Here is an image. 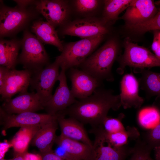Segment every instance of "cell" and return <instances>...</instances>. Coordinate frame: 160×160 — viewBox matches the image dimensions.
Returning a JSON list of instances; mask_svg holds the SVG:
<instances>
[{"instance_id": "8992f818", "label": "cell", "mask_w": 160, "mask_h": 160, "mask_svg": "<svg viewBox=\"0 0 160 160\" xmlns=\"http://www.w3.org/2000/svg\"><path fill=\"white\" fill-rule=\"evenodd\" d=\"M124 45V53L119 58L120 66L116 70L118 73L122 74L127 66L134 69L160 67V60L146 48L132 42L128 37Z\"/></svg>"}, {"instance_id": "7c38bea8", "label": "cell", "mask_w": 160, "mask_h": 160, "mask_svg": "<svg viewBox=\"0 0 160 160\" xmlns=\"http://www.w3.org/2000/svg\"><path fill=\"white\" fill-rule=\"evenodd\" d=\"M65 72V70L61 69L58 79L59 86L44 106V109L48 114L55 115L77 101L68 87Z\"/></svg>"}, {"instance_id": "9c48e42d", "label": "cell", "mask_w": 160, "mask_h": 160, "mask_svg": "<svg viewBox=\"0 0 160 160\" xmlns=\"http://www.w3.org/2000/svg\"><path fill=\"white\" fill-rule=\"evenodd\" d=\"M90 132L94 134L95 140L87 160H125L131 154L133 147L128 146L127 144L115 148L107 143L101 128H92Z\"/></svg>"}, {"instance_id": "1f68e13d", "label": "cell", "mask_w": 160, "mask_h": 160, "mask_svg": "<svg viewBox=\"0 0 160 160\" xmlns=\"http://www.w3.org/2000/svg\"><path fill=\"white\" fill-rule=\"evenodd\" d=\"M100 1L97 0H77L74 1L76 11L81 14L92 12L98 7Z\"/></svg>"}, {"instance_id": "e575fe53", "label": "cell", "mask_w": 160, "mask_h": 160, "mask_svg": "<svg viewBox=\"0 0 160 160\" xmlns=\"http://www.w3.org/2000/svg\"><path fill=\"white\" fill-rule=\"evenodd\" d=\"M9 70L6 67L0 66V91L3 88L7 75Z\"/></svg>"}, {"instance_id": "5b68a950", "label": "cell", "mask_w": 160, "mask_h": 160, "mask_svg": "<svg viewBox=\"0 0 160 160\" xmlns=\"http://www.w3.org/2000/svg\"><path fill=\"white\" fill-rule=\"evenodd\" d=\"M104 36L83 39L63 44L61 53L56 59L61 69H68L79 66L92 54L104 38Z\"/></svg>"}, {"instance_id": "ba28073f", "label": "cell", "mask_w": 160, "mask_h": 160, "mask_svg": "<svg viewBox=\"0 0 160 160\" xmlns=\"http://www.w3.org/2000/svg\"><path fill=\"white\" fill-rule=\"evenodd\" d=\"M106 23L96 17H88L69 21L60 27V33L86 39L106 34L108 32Z\"/></svg>"}, {"instance_id": "44dd1931", "label": "cell", "mask_w": 160, "mask_h": 160, "mask_svg": "<svg viewBox=\"0 0 160 160\" xmlns=\"http://www.w3.org/2000/svg\"><path fill=\"white\" fill-rule=\"evenodd\" d=\"M56 118L41 126L35 135L32 144L36 146L41 153L52 150L53 144L57 137L56 132L58 123Z\"/></svg>"}, {"instance_id": "b9f144b4", "label": "cell", "mask_w": 160, "mask_h": 160, "mask_svg": "<svg viewBox=\"0 0 160 160\" xmlns=\"http://www.w3.org/2000/svg\"><path fill=\"white\" fill-rule=\"evenodd\" d=\"M159 99H160V101H159V107L158 108H160V98H159ZM157 108H158V107H157Z\"/></svg>"}, {"instance_id": "d590c367", "label": "cell", "mask_w": 160, "mask_h": 160, "mask_svg": "<svg viewBox=\"0 0 160 160\" xmlns=\"http://www.w3.org/2000/svg\"><path fill=\"white\" fill-rule=\"evenodd\" d=\"M17 4V6L22 7L26 8L34 5L36 0H14Z\"/></svg>"}, {"instance_id": "484cf974", "label": "cell", "mask_w": 160, "mask_h": 160, "mask_svg": "<svg viewBox=\"0 0 160 160\" xmlns=\"http://www.w3.org/2000/svg\"><path fill=\"white\" fill-rule=\"evenodd\" d=\"M132 0H107L104 1L103 20L107 23L117 20L119 14L130 5Z\"/></svg>"}, {"instance_id": "52a82bcc", "label": "cell", "mask_w": 160, "mask_h": 160, "mask_svg": "<svg viewBox=\"0 0 160 160\" xmlns=\"http://www.w3.org/2000/svg\"><path fill=\"white\" fill-rule=\"evenodd\" d=\"M60 64L55 59V61L43 68L32 73L30 85L35 90L44 106L52 96V90L59 76Z\"/></svg>"}, {"instance_id": "ac0fdd59", "label": "cell", "mask_w": 160, "mask_h": 160, "mask_svg": "<svg viewBox=\"0 0 160 160\" xmlns=\"http://www.w3.org/2000/svg\"><path fill=\"white\" fill-rule=\"evenodd\" d=\"M55 115L60 129L61 135L92 146L93 142L89 138L83 124L72 117L65 118L57 113Z\"/></svg>"}, {"instance_id": "d4e9b609", "label": "cell", "mask_w": 160, "mask_h": 160, "mask_svg": "<svg viewBox=\"0 0 160 160\" xmlns=\"http://www.w3.org/2000/svg\"><path fill=\"white\" fill-rule=\"evenodd\" d=\"M103 130L106 142L115 148L127 144L129 139L136 140L140 137L137 129L132 127L128 126L126 129L112 133H107Z\"/></svg>"}, {"instance_id": "603a6c76", "label": "cell", "mask_w": 160, "mask_h": 160, "mask_svg": "<svg viewBox=\"0 0 160 160\" xmlns=\"http://www.w3.org/2000/svg\"><path fill=\"white\" fill-rule=\"evenodd\" d=\"M134 72L141 74L138 79L139 86L147 95L160 98V73L139 69H134Z\"/></svg>"}, {"instance_id": "6da1fadb", "label": "cell", "mask_w": 160, "mask_h": 160, "mask_svg": "<svg viewBox=\"0 0 160 160\" xmlns=\"http://www.w3.org/2000/svg\"><path fill=\"white\" fill-rule=\"evenodd\" d=\"M121 106L119 95L102 87L96 89L89 97L79 100L65 110L57 113L76 119L92 128L101 124L108 116L109 111L118 110Z\"/></svg>"}, {"instance_id": "4fadbf2b", "label": "cell", "mask_w": 160, "mask_h": 160, "mask_svg": "<svg viewBox=\"0 0 160 160\" xmlns=\"http://www.w3.org/2000/svg\"><path fill=\"white\" fill-rule=\"evenodd\" d=\"M0 108L6 113L12 114L35 112L44 109V106L36 92L26 91L19 93L14 98L4 101Z\"/></svg>"}, {"instance_id": "f1b7e54d", "label": "cell", "mask_w": 160, "mask_h": 160, "mask_svg": "<svg viewBox=\"0 0 160 160\" xmlns=\"http://www.w3.org/2000/svg\"><path fill=\"white\" fill-rule=\"evenodd\" d=\"M152 150L140 137L136 140L129 160H153L150 156Z\"/></svg>"}, {"instance_id": "2e32d148", "label": "cell", "mask_w": 160, "mask_h": 160, "mask_svg": "<svg viewBox=\"0 0 160 160\" xmlns=\"http://www.w3.org/2000/svg\"><path fill=\"white\" fill-rule=\"evenodd\" d=\"M138 79L132 73L125 74L120 82L119 95L121 106L125 109L140 108L144 101L139 95Z\"/></svg>"}, {"instance_id": "ffe728a7", "label": "cell", "mask_w": 160, "mask_h": 160, "mask_svg": "<svg viewBox=\"0 0 160 160\" xmlns=\"http://www.w3.org/2000/svg\"><path fill=\"white\" fill-rule=\"evenodd\" d=\"M21 39L14 37L9 40L0 39V65L10 70L15 69L18 63V54L21 48Z\"/></svg>"}, {"instance_id": "83f0119b", "label": "cell", "mask_w": 160, "mask_h": 160, "mask_svg": "<svg viewBox=\"0 0 160 160\" xmlns=\"http://www.w3.org/2000/svg\"><path fill=\"white\" fill-rule=\"evenodd\" d=\"M127 27L138 33L160 30V9L153 17L143 23L134 25H127Z\"/></svg>"}, {"instance_id": "d6a6232c", "label": "cell", "mask_w": 160, "mask_h": 160, "mask_svg": "<svg viewBox=\"0 0 160 160\" xmlns=\"http://www.w3.org/2000/svg\"><path fill=\"white\" fill-rule=\"evenodd\" d=\"M40 155L42 160H65L52 150L44 153L40 152Z\"/></svg>"}, {"instance_id": "7a4b0ae2", "label": "cell", "mask_w": 160, "mask_h": 160, "mask_svg": "<svg viewBox=\"0 0 160 160\" xmlns=\"http://www.w3.org/2000/svg\"><path fill=\"white\" fill-rule=\"evenodd\" d=\"M118 53V47L116 41L111 39L90 55L79 66L81 70L101 81H113L114 77L112 68Z\"/></svg>"}, {"instance_id": "8d00e7d4", "label": "cell", "mask_w": 160, "mask_h": 160, "mask_svg": "<svg viewBox=\"0 0 160 160\" xmlns=\"http://www.w3.org/2000/svg\"><path fill=\"white\" fill-rule=\"evenodd\" d=\"M25 160H42L40 155H36L25 153L24 155Z\"/></svg>"}, {"instance_id": "8fae6325", "label": "cell", "mask_w": 160, "mask_h": 160, "mask_svg": "<svg viewBox=\"0 0 160 160\" xmlns=\"http://www.w3.org/2000/svg\"><path fill=\"white\" fill-rule=\"evenodd\" d=\"M56 118V115H52L33 112L8 114L0 108L1 121L4 130L15 127H41Z\"/></svg>"}, {"instance_id": "4dcf8cb0", "label": "cell", "mask_w": 160, "mask_h": 160, "mask_svg": "<svg viewBox=\"0 0 160 160\" xmlns=\"http://www.w3.org/2000/svg\"><path fill=\"white\" fill-rule=\"evenodd\" d=\"M142 139L152 150L160 146V121L154 127L143 133Z\"/></svg>"}, {"instance_id": "277c9868", "label": "cell", "mask_w": 160, "mask_h": 160, "mask_svg": "<svg viewBox=\"0 0 160 160\" xmlns=\"http://www.w3.org/2000/svg\"><path fill=\"white\" fill-rule=\"evenodd\" d=\"M21 41V51L18 63L25 69L33 73L50 63L49 56L43 43L27 29L23 31Z\"/></svg>"}, {"instance_id": "7402d4cb", "label": "cell", "mask_w": 160, "mask_h": 160, "mask_svg": "<svg viewBox=\"0 0 160 160\" xmlns=\"http://www.w3.org/2000/svg\"><path fill=\"white\" fill-rule=\"evenodd\" d=\"M55 143L62 147L68 155L76 160H87L92 147L61 134L57 136Z\"/></svg>"}, {"instance_id": "d6986e66", "label": "cell", "mask_w": 160, "mask_h": 160, "mask_svg": "<svg viewBox=\"0 0 160 160\" xmlns=\"http://www.w3.org/2000/svg\"><path fill=\"white\" fill-rule=\"evenodd\" d=\"M31 29L43 43L54 46L62 52L63 44L59 38L55 28L47 21L41 18L36 19L32 23Z\"/></svg>"}, {"instance_id": "30bf717a", "label": "cell", "mask_w": 160, "mask_h": 160, "mask_svg": "<svg viewBox=\"0 0 160 160\" xmlns=\"http://www.w3.org/2000/svg\"><path fill=\"white\" fill-rule=\"evenodd\" d=\"M34 5L36 10L55 28L69 21L71 9L68 1L36 0Z\"/></svg>"}, {"instance_id": "9a60e30c", "label": "cell", "mask_w": 160, "mask_h": 160, "mask_svg": "<svg viewBox=\"0 0 160 160\" xmlns=\"http://www.w3.org/2000/svg\"><path fill=\"white\" fill-rule=\"evenodd\" d=\"M32 74V71L27 69H9L0 91L1 99L5 101L11 98L17 93L27 91Z\"/></svg>"}, {"instance_id": "836d02e7", "label": "cell", "mask_w": 160, "mask_h": 160, "mask_svg": "<svg viewBox=\"0 0 160 160\" xmlns=\"http://www.w3.org/2000/svg\"><path fill=\"white\" fill-rule=\"evenodd\" d=\"M151 47L154 54L160 60V40L158 37L157 33L154 35Z\"/></svg>"}, {"instance_id": "74e56055", "label": "cell", "mask_w": 160, "mask_h": 160, "mask_svg": "<svg viewBox=\"0 0 160 160\" xmlns=\"http://www.w3.org/2000/svg\"><path fill=\"white\" fill-rule=\"evenodd\" d=\"M24 153H15V156L12 160H25Z\"/></svg>"}, {"instance_id": "e0dca14e", "label": "cell", "mask_w": 160, "mask_h": 160, "mask_svg": "<svg viewBox=\"0 0 160 160\" xmlns=\"http://www.w3.org/2000/svg\"><path fill=\"white\" fill-rule=\"evenodd\" d=\"M157 12L152 0H133L120 18L124 20L127 25H134L148 20Z\"/></svg>"}, {"instance_id": "5bb4252c", "label": "cell", "mask_w": 160, "mask_h": 160, "mask_svg": "<svg viewBox=\"0 0 160 160\" xmlns=\"http://www.w3.org/2000/svg\"><path fill=\"white\" fill-rule=\"evenodd\" d=\"M69 75L71 82V92L76 98L79 100L90 96L102 84V81L75 68L69 69Z\"/></svg>"}, {"instance_id": "60d3db41", "label": "cell", "mask_w": 160, "mask_h": 160, "mask_svg": "<svg viewBox=\"0 0 160 160\" xmlns=\"http://www.w3.org/2000/svg\"><path fill=\"white\" fill-rule=\"evenodd\" d=\"M0 160H12V159H5L3 158V159H0Z\"/></svg>"}, {"instance_id": "4316f807", "label": "cell", "mask_w": 160, "mask_h": 160, "mask_svg": "<svg viewBox=\"0 0 160 160\" xmlns=\"http://www.w3.org/2000/svg\"><path fill=\"white\" fill-rule=\"evenodd\" d=\"M138 119L142 127H151L160 121V110L154 105L144 108L139 112Z\"/></svg>"}, {"instance_id": "3957f363", "label": "cell", "mask_w": 160, "mask_h": 160, "mask_svg": "<svg viewBox=\"0 0 160 160\" xmlns=\"http://www.w3.org/2000/svg\"><path fill=\"white\" fill-rule=\"evenodd\" d=\"M0 37L15 36L27 29L31 23L39 18L40 14L34 5L23 8L16 6L11 7L0 1Z\"/></svg>"}, {"instance_id": "f35d334b", "label": "cell", "mask_w": 160, "mask_h": 160, "mask_svg": "<svg viewBox=\"0 0 160 160\" xmlns=\"http://www.w3.org/2000/svg\"><path fill=\"white\" fill-rule=\"evenodd\" d=\"M156 160H160V146L153 149Z\"/></svg>"}, {"instance_id": "f546056e", "label": "cell", "mask_w": 160, "mask_h": 160, "mask_svg": "<svg viewBox=\"0 0 160 160\" xmlns=\"http://www.w3.org/2000/svg\"><path fill=\"white\" fill-rule=\"evenodd\" d=\"M124 116L122 113L120 114L116 118L107 116L99 126L107 133H116L124 130L121 120ZM98 126V127H99Z\"/></svg>"}, {"instance_id": "cb8c5ba5", "label": "cell", "mask_w": 160, "mask_h": 160, "mask_svg": "<svg viewBox=\"0 0 160 160\" xmlns=\"http://www.w3.org/2000/svg\"><path fill=\"white\" fill-rule=\"evenodd\" d=\"M41 127L31 126L21 127L11 141V144L15 153L27 152L28 145Z\"/></svg>"}, {"instance_id": "ab89813d", "label": "cell", "mask_w": 160, "mask_h": 160, "mask_svg": "<svg viewBox=\"0 0 160 160\" xmlns=\"http://www.w3.org/2000/svg\"><path fill=\"white\" fill-rule=\"evenodd\" d=\"M158 37L160 40V32L157 33Z\"/></svg>"}]
</instances>
